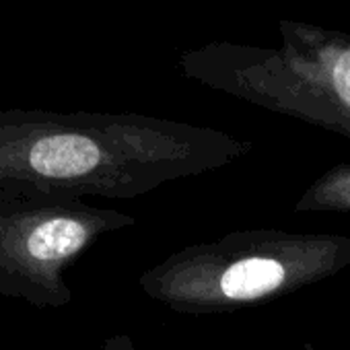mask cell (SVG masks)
<instances>
[{
	"label": "cell",
	"mask_w": 350,
	"mask_h": 350,
	"mask_svg": "<svg viewBox=\"0 0 350 350\" xmlns=\"http://www.w3.org/2000/svg\"><path fill=\"white\" fill-rule=\"evenodd\" d=\"M124 223V215L93 208L79 198L0 202V295L33 307L70 303L64 270L97 237Z\"/></svg>",
	"instance_id": "7a4b0ae2"
},
{
	"label": "cell",
	"mask_w": 350,
	"mask_h": 350,
	"mask_svg": "<svg viewBox=\"0 0 350 350\" xmlns=\"http://www.w3.org/2000/svg\"><path fill=\"white\" fill-rule=\"evenodd\" d=\"M140 184L132 130L107 118L0 111V202L128 196Z\"/></svg>",
	"instance_id": "6da1fadb"
},
{
	"label": "cell",
	"mask_w": 350,
	"mask_h": 350,
	"mask_svg": "<svg viewBox=\"0 0 350 350\" xmlns=\"http://www.w3.org/2000/svg\"><path fill=\"white\" fill-rule=\"evenodd\" d=\"M332 83L338 97L350 107V48L336 56L332 66Z\"/></svg>",
	"instance_id": "277c9868"
},
{
	"label": "cell",
	"mask_w": 350,
	"mask_h": 350,
	"mask_svg": "<svg viewBox=\"0 0 350 350\" xmlns=\"http://www.w3.org/2000/svg\"><path fill=\"white\" fill-rule=\"evenodd\" d=\"M286 278L284 264L274 258L252 256L231 264L219 280L221 295L231 301L262 299L282 286Z\"/></svg>",
	"instance_id": "3957f363"
},
{
	"label": "cell",
	"mask_w": 350,
	"mask_h": 350,
	"mask_svg": "<svg viewBox=\"0 0 350 350\" xmlns=\"http://www.w3.org/2000/svg\"><path fill=\"white\" fill-rule=\"evenodd\" d=\"M107 350H111V346H109V348H107Z\"/></svg>",
	"instance_id": "5b68a950"
}]
</instances>
